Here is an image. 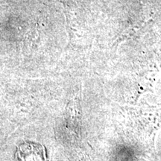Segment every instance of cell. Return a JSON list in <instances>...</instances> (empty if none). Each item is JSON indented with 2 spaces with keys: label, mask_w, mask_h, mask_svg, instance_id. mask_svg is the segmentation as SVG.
I'll list each match as a JSON object with an SVG mask.
<instances>
[{
  "label": "cell",
  "mask_w": 161,
  "mask_h": 161,
  "mask_svg": "<svg viewBox=\"0 0 161 161\" xmlns=\"http://www.w3.org/2000/svg\"><path fill=\"white\" fill-rule=\"evenodd\" d=\"M17 161H46L45 148L36 142H23L16 153Z\"/></svg>",
  "instance_id": "6da1fadb"
}]
</instances>
